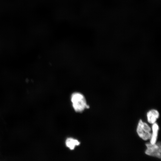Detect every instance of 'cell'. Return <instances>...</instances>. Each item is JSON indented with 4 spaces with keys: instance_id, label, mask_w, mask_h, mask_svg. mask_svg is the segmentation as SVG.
<instances>
[{
    "instance_id": "2",
    "label": "cell",
    "mask_w": 161,
    "mask_h": 161,
    "mask_svg": "<svg viewBox=\"0 0 161 161\" xmlns=\"http://www.w3.org/2000/svg\"><path fill=\"white\" fill-rule=\"evenodd\" d=\"M137 131L139 136L145 140L150 139L151 129L148 125L140 120L138 123Z\"/></svg>"
},
{
    "instance_id": "3",
    "label": "cell",
    "mask_w": 161,
    "mask_h": 161,
    "mask_svg": "<svg viewBox=\"0 0 161 161\" xmlns=\"http://www.w3.org/2000/svg\"><path fill=\"white\" fill-rule=\"evenodd\" d=\"M147 149L145 154L160 159L161 157V146L160 142L152 144L150 143L145 144Z\"/></svg>"
},
{
    "instance_id": "4",
    "label": "cell",
    "mask_w": 161,
    "mask_h": 161,
    "mask_svg": "<svg viewBox=\"0 0 161 161\" xmlns=\"http://www.w3.org/2000/svg\"><path fill=\"white\" fill-rule=\"evenodd\" d=\"M159 112L156 110L152 109L149 111L147 113L148 122L151 124L155 123L159 117Z\"/></svg>"
},
{
    "instance_id": "5",
    "label": "cell",
    "mask_w": 161,
    "mask_h": 161,
    "mask_svg": "<svg viewBox=\"0 0 161 161\" xmlns=\"http://www.w3.org/2000/svg\"><path fill=\"white\" fill-rule=\"evenodd\" d=\"M159 127L157 124L155 123L152 126V133L151 134L150 143L154 144L156 143Z\"/></svg>"
},
{
    "instance_id": "6",
    "label": "cell",
    "mask_w": 161,
    "mask_h": 161,
    "mask_svg": "<svg viewBox=\"0 0 161 161\" xmlns=\"http://www.w3.org/2000/svg\"><path fill=\"white\" fill-rule=\"evenodd\" d=\"M66 146L70 149L73 150L75 146L79 145L80 143L77 140L69 138L66 141Z\"/></svg>"
},
{
    "instance_id": "1",
    "label": "cell",
    "mask_w": 161,
    "mask_h": 161,
    "mask_svg": "<svg viewBox=\"0 0 161 161\" xmlns=\"http://www.w3.org/2000/svg\"><path fill=\"white\" fill-rule=\"evenodd\" d=\"M71 99L73 108L76 112H81L85 109L89 108L84 96L80 93L74 92L71 95Z\"/></svg>"
}]
</instances>
